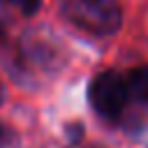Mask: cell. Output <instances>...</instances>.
<instances>
[{"instance_id": "obj_2", "label": "cell", "mask_w": 148, "mask_h": 148, "mask_svg": "<svg viewBox=\"0 0 148 148\" xmlns=\"http://www.w3.org/2000/svg\"><path fill=\"white\" fill-rule=\"evenodd\" d=\"M88 99L102 118H118L127 104L125 79L118 72H99L88 86Z\"/></svg>"}, {"instance_id": "obj_1", "label": "cell", "mask_w": 148, "mask_h": 148, "mask_svg": "<svg viewBox=\"0 0 148 148\" xmlns=\"http://www.w3.org/2000/svg\"><path fill=\"white\" fill-rule=\"evenodd\" d=\"M62 14L72 25L104 37L120 28L123 12L116 0H62Z\"/></svg>"}, {"instance_id": "obj_6", "label": "cell", "mask_w": 148, "mask_h": 148, "mask_svg": "<svg viewBox=\"0 0 148 148\" xmlns=\"http://www.w3.org/2000/svg\"><path fill=\"white\" fill-rule=\"evenodd\" d=\"M0 104H2V86H0Z\"/></svg>"}, {"instance_id": "obj_4", "label": "cell", "mask_w": 148, "mask_h": 148, "mask_svg": "<svg viewBox=\"0 0 148 148\" xmlns=\"http://www.w3.org/2000/svg\"><path fill=\"white\" fill-rule=\"evenodd\" d=\"M5 7H14V9H18L23 16H32V14H37L39 12V7H42V0H0Z\"/></svg>"}, {"instance_id": "obj_5", "label": "cell", "mask_w": 148, "mask_h": 148, "mask_svg": "<svg viewBox=\"0 0 148 148\" xmlns=\"http://www.w3.org/2000/svg\"><path fill=\"white\" fill-rule=\"evenodd\" d=\"M7 139H9V130H7L5 125H0V143H5Z\"/></svg>"}, {"instance_id": "obj_3", "label": "cell", "mask_w": 148, "mask_h": 148, "mask_svg": "<svg viewBox=\"0 0 148 148\" xmlns=\"http://www.w3.org/2000/svg\"><path fill=\"white\" fill-rule=\"evenodd\" d=\"M125 88H127V97H132L134 102L148 104V65H139L130 69L125 79Z\"/></svg>"}]
</instances>
